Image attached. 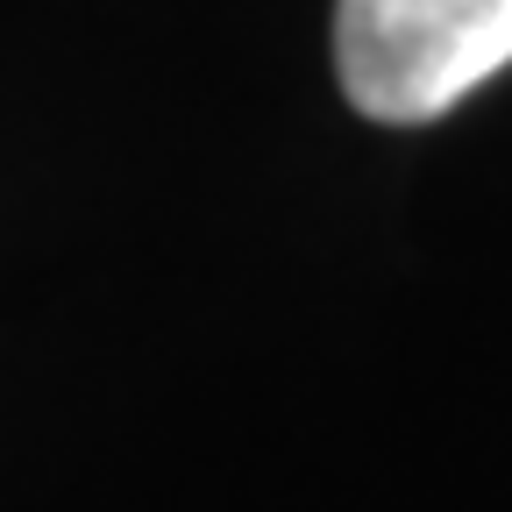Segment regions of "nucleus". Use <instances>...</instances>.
Returning <instances> with one entry per match:
<instances>
[{
    "instance_id": "f257e3e1",
    "label": "nucleus",
    "mask_w": 512,
    "mask_h": 512,
    "mask_svg": "<svg viewBox=\"0 0 512 512\" xmlns=\"http://www.w3.org/2000/svg\"><path fill=\"white\" fill-rule=\"evenodd\" d=\"M512 64V0H335V72L370 121H434Z\"/></svg>"
}]
</instances>
